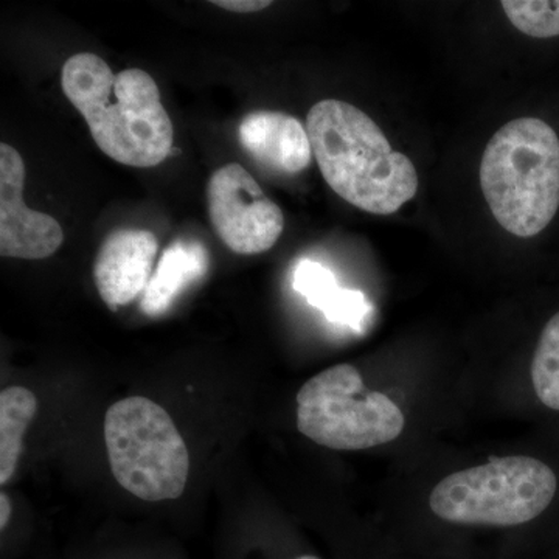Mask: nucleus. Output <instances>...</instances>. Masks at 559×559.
Returning <instances> with one entry per match:
<instances>
[{
	"mask_svg": "<svg viewBox=\"0 0 559 559\" xmlns=\"http://www.w3.org/2000/svg\"><path fill=\"white\" fill-rule=\"evenodd\" d=\"M293 286L310 305L319 308L330 322L359 329L370 312V304L360 290L337 285L333 272L312 260H301L294 270Z\"/></svg>",
	"mask_w": 559,
	"mask_h": 559,
	"instance_id": "nucleus-12",
	"label": "nucleus"
},
{
	"mask_svg": "<svg viewBox=\"0 0 559 559\" xmlns=\"http://www.w3.org/2000/svg\"><path fill=\"white\" fill-rule=\"evenodd\" d=\"M210 219L221 241L235 253L255 255L282 237V209L261 190L240 164L224 165L207 186Z\"/></svg>",
	"mask_w": 559,
	"mask_h": 559,
	"instance_id": "nucleus-7",
	"label": "nucleus"
},
{
	"mask_svg": "<svg viewBox=\"0 0 559 559\" xmlns=\"http://www.w3.org/2000/svg\"><path fill=\"white\" fill-rule=\"evenodd\" d=\"M297 429L336 451H362L399 439L406 426L400 407L364 385L349 364L330 367L297 393Z\"/></svg>",
	"mask_w": 559,
	"mask_h": 559,
	"instance_id": "nucleus-6",
	"label": "nucleus"
},
{
	"mask_svg": "<svg viewBox=\"0 0 559 559\" xmlns=\"http://www.w3.org/2000/svg\"><path fill=\"white\" fill-rule=\"evenodd\" d=\"M209 270L207 249L200 241L178 240L165 250L154 271L140 308L148 318L170 310L183 289L204 277Z\"/></svg>",
	"mask_w": 559,
	"mask_h": 559,
	"instance_id": "nucleus-11",
	"label": "nucleus"
},
{
	"mask_svg": "<svg viewBox=\"0 0 559 559\" xmlns=\"http://www.w3.org/2000/svg\"><path fill=\"white\" fill-rule=\"evenodd\" d=\"M157 249V238L148 230L120 229L103 241L94 263V282L110 311H119L145 293Z\"/></svg>",
	"mask_w": 559,
	"mask_h": 559,
	"instance_id": "nucleus-9",
	"label": "nucleus"
},
{
	"mask_svg": "<svg viewBox=\"0 0 559 559\" xmlns=\"http://www.w3.org/2000/svg\"><path fill=\"white\" fill-rule=\"evenodd\" d=\"M480 187L502 229L520 238L540 234L559 209V139L533 117L511 120L489 140Z\"/></svg>",
	"mask_w": 559,
	"mask_h": 559,
	"instance_id": "nucleus-3",
	"label": "nucleus"
},
{
	"mask_svg": "<svg viewBox=\"0 0 559 559\" xmlns=\"http://www.w3.org/2000/svg\"><path fill=\"white\" fill-rule=\"evenodd\" d=\"M105 441L121 488L146 502L178 499L187 487L190 454L167 411L145 396L109 407Z\"/></svg>",
	"mask_w": 559,
	"mask_h": 559,
	"instance_id": "nucleus-5",
	"label": "nucleus"
},
{
	"mask_svg": "<svg viewBox=\"0 0 559 559\" xmlns=\"http://www.w3.org/2000/svg\"><path fill=\"white\" fill-rule=\"evenodd\" d=\"M558 477L528 455L488 460L441 479L430 492V511L440 521L473 527H520L554 502Z\"/></svg>",
	"mask_w": 559,
	"mask_h": 559,
	"instance_id": "nucleus-4",
	"label": "nucleus"
},
{
	"mask_svg": "<svg viewBox=\"0 0 559 559\" xmlns=\"http://www.w3.org/2000/svg\"><path fill=\"white\" fill-rule=\"evenodd\" d=\"M532 382L543 406L559 412V312L540 333L532 360Z\"/></svg>",
	"mask_w": 559,
	"mask_h": 559,
	"instance_id": "nucleus-14",
	"label": "nucleus"
},
{
	"mask_svg": "<svg viewBox=\"0 0 559 559\" xmlns=\"http://www.w3.org/2000/svg\"><path fill=\"white\" fill-rule=\"evenodd\" d=\"M312 154L342 200L373 215H392L418 191L409 157L393 151L373 120L356 106L323 100L307 117Z\"/></svg>",
	"mask_w": 559,
	"mask_h": 559,
	"instance_id": "nucleus-2",
	"label": "nucleus"
},
{
	"mask_svg": "<svg viewBox=\"0 0 559 559\" xmlns=\"http://www.w3.org/2000/svg\"><path fill=\"white\" fill-rule=\"evenodd\" d=\"M212 3L219 9L237 11V13H253V11L267 9L272 2L270 0H215Z\"/></svg>",
	"mask_w": 559,
	"mask_h": 559,
	"instance_id": "nucleus-16",
	"label": "nucleus"
},
{
	"mask_svg": "<svg viewBox=\"0 0 559 559\" xmlns=\"http://www.w3.org/2000/svg\"><path fill=\"white\" fill-rule=\"evenodd\" d=\"M293 559H322V558H319L318 555L300 554V555H296V557H293Z\"/></svg>",
	"mask_w": 559,
	"mask_h": 559,
	"instance_id": "nucleus-18",
	"label": "nucleus"
},
{
	"mask_svg": "<svg viewBox=\"0 0 559 559\" xmlns=\"http://www.w3.org/2000/svg\"><path fill=\"white\" fill-rule=\"evenodd\" d=\"M61 84L90 124L92 139L110 159L150 168L170 156L173 123L148 73L127 69L116 75L97 55L79 53L66 61Z\"/></svg>",
	"mask_w": 559,
	"mask_h": 559,
	"instance_id": "nucleus-1",
	"label": "nucleus"
},
{
	"mask_svg": "<svg viewBox=\"0 0 559 559\" xmlns=\"http://www.w3.org/2000/svg\"><path fill=\"white\" fill-rule=\"evenodd\" d=\"M38 412L32 390L14 385L0 393V484L7 485L16 473L25 432Z\"/></svg>",
	"mask_w": 559,
	"mask_h": 559,
	"instance_id": "nucleus-13",
	"label": "nucleus"
},
{
	"mask_svg": "<svg viewBox=\"0 0 559 559\" xmlns=\"http://www.w3.org/2000/svg\"><path fill=\"white\" fill-rule=\"evenodd\" d=\"M500 5L511 24L524 35L539 39L559 36V0H503Z\"/></svg>",
	"mask_w": 559,
	"mask_h": 559,
	"instance_id": "nucleus-15",
	"label": "nucleus"
},
{
	"mask_svg": "<svg viewBox=\"0 0 559 559\" xmlns=\"http://www.w3.org/2000/svg\"><path fill=\"white\" fill-rule=\"evenodd\" d=\"M25 165L13 146L0 145V253L22 260L53 255L64 231L53 216L25 205Z\"/></svg>",
	"mask_w": 559,
	"mask_h": 559,
	"instance_id": "nucleus-8",
	"label": "nucleus"
},
{
	"mask_svg": "<svg viewBox=\"0 0 559 559\" xmlns=\"http://www.w3.org/2000/svg\"><path fill=\"white\" fill-rule=\"evenodd\" d=\"M11 520V503L9 496L5 492L0 495V530L5 532V528L9 527Z\"/></svg>",
	"mask_w": 559,
	"mask_h": 559,
	"instance_id": "nucleus-17",
	"label": "nucleus"
},
{
	"mask_svg": "<svg viewBox=\"0 0 559 559\" xmlns=\"http://www.w3.org/2000/svg\"><path fill=\"white\" fill-rule=\"evenodd\" d=\"M240 143L260 165L282 175H297L311 165L312 146L307 128L296 117L278 110H255L242 119Z\"/></svg>",
	"mask_w": 559,
	"mask_h": 559,
	"instance_id": "nucleus-10",
	"label": "nucleus"
}]
</instances>
